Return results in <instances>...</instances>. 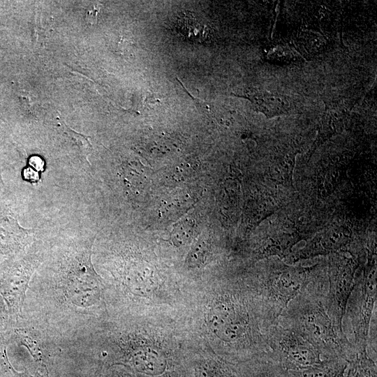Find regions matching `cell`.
<instances>
[{
  "mask_svg": "<svg viewBox=\"0 0 377 377\" xmlns=\"http://www.w3.org/2000/svg\"><path fill=\"white\" fill-rule=\"evenodd\" d=\"M324 281L310 270L272 267L263 274L252 288L267 323L275 324L289 302L310 284Z\"/></svg>",
  "mask_w": 377,
  "mask_h": 377,
  "instance_id": "cell-3",
  "label": "cell"
},
{
  "mask_svg": "<svg viewBox=\"0 0 377 377\" xmlns=\"http://www.w3.org/2000/svg\"><path fill=\"white\" fill-rule=\"evenodd\" d=\"M237 364L245 377H295L276 362L269 352Z\"/></svg>",
  "mask_w": 377,
  "mask_h": 377,
  "instance_id": "cell-10",
  "label": "cell"
},
{
  "mask_svg": "<svg viewBox=\"0 0 377 377\" xmlns=\"http://www.w3.org/2000/svg\"><path fill=\"white\" fill-rule=\"evenodd\" d=\"M193 228L188 222L179 223L172 232V242L177 246L184 245L189 242L193 235Z\"/></svg>",
  "mask_w": 377,
  "mask_h": 377,
  "instance_id": "cell-14",
  "label": "cell"
},
{
  "mask_svg": "<svg viewBox=\"0 0 377 377\" xmlns=\"http://www.w3.org/2000/svg\"><path fill=\"white\" fill-rule=\"evenodd\" d=\"M39 263L36 256L30 257L0 281V293L15 314L22 311L29 281Z\"/></svg>",
  "mask_w": 377,
  "mask_h": 377,
  "instance_id": "cell-8",
  "label": "cell"
},
{
  "mask_svg": "<svg viewBox=\"0 0 377 377\" xmlns=\"http://www.w3.org/2000/svg\"><path fill=\"white\" fill-rule=\"evenodd\" d=\"M354 269L346 263L338 265L329 276V286L323 298L327 313L335 327L343 330V319L346 305L355 286Z\"/></svg>",
  "mask_w": 377,
  "mask_h": 377,
  "instance_id": "cell-7",
  "label": "cell"
},
{
  "mask_svg": "<svg viewBox=\"0 0 377 377\" xmlns=\"http://www.w3.org/2000/svg\"><path fill=\"white\" fill-rule=\"evenodd\" d=\"M175 27L180 36L191 42H205L208 37L206 23L189 11L179 14L175 21Z\"/></svg>",
  "mask_w": 377,
  "mask_h": 377,
  "instance_id": "cell-11",
  "label": "cell"
},
{
  "mask_svg": "<svg viewBox=\"0 0 377 377\" xmlns=\"http://www.w3.org/2000/svg\"><path fill=\"white\" fill-rule=\"evenodd\" d=\"M87 19L91 23H95L97 21V12L94 10H89L87 14Z\"/></svg>",
  "mask_w": 377,
  "mask_h": 377,
  "instance_id": "cell-19",
  "label": "cell"
},
{
  "mask_svg": "<svg viewBox=\"0 0 377 377\" xmlns=\"http://www.w3.org/2000/svg\"><path fill=\"white\" fill-rule=\"evenodd\" d=\"M237 290H227L217 296L207 314L208 327L235 359L243 355V362L267 353V323L255 293L249 296Z\"/></svg>",
  "mask_w": 377,
  "mask_h": 377,
  "instance_id": "cell-1",
  "label": "cell"
},
{
  "mask_svg": "<svg viewBox=\"0 0 377 377\" xmlns=\"http://www.w3.org/2000/svg\"><path fill=\"white\" fill-rule=\"evenodd\" d=\"M271 356L286 369L295 371L320 364L323 359L311 344L278 323L268 330Z\"/></svg>",
  "mask_w": 377,
  "mask_h": 377,
  "instance_id": "cell-6",
  "label": "cell"
},
{
  "mask_svg": "<svg viewBox=\"0 0 377 377\" xmlns=\"http://www.w3.org/2000/svg\"><path fill=\"white\" fill-rule=\"evenodd\" d=\"M376 271H365L355 280L343 319V330L357 353L367 350L369 330L376 303Z\"/></svg>",
  "mask_w": 377,
  "mask_h": 377,
  "instance_id": "cell-4",
  "label": "cell"
},
{
  "mask_svg": "<svg viewBox=\"0 0 377 377\" xmlns=\"http://www.w3.org/2000/svg\"><path fill=\"white\" fill-rule=\"evenodd\" d=\"M108 377H137L124 371H114Z\"/></svg>",
  "mask_w": 377,
  "mask_h": 377,
  "instance_id": "cell-18",
  "label": "cell"
},
{
  "mask_svg": "<svg viewBox=\"0 0 377 377\" xmlns=\"http://www.w3.org/2000/svg\"><path fill=\"white\" fill-rule=\"evenodd\" d=\"M344 377H377L376 362L370 357L367 350L357 353L348 362Z\"/></svg>",
  "mask_w": 377,
  "mask_h": 377,
  "instance_id": "cell-13",
  "label": "cell"
},
{
  "mask_svg": "<svg viewBox=\"0 0 377 377\" xmlns=\"http://www.w3.org/2000/svg\"><path fill=\"white\" fill-rule=\"evenodd\" d=\"M347 366L344 359L332 358L304 369L290 371L295 377H344Z\"/></svg>",
  "mask_w": 377,
  "mask_h": 377,
  "instance_id": "cell-12",
  "label": "cell"
},
{
  "mask_svg": "<svg viewBox=\"0 0 377 377\" xmlns=\"http://www.w3.org/2000/svg\"><path fill=\"white\" fill-rule=\"evenodd\" d=\"M128 361L136 371L148 377L168 375L171 364L163 353L150 348H139L128 355Z\"/></svg>",
  "mask_w": 377,
  "mask_h": 377,
  "instance_id": "cell-9",
  "label": "cell"
},
{
  "mask_svg": "<svg viewBox=\"0 0 377 377\" xmlns=\"http://www.w3.org/2000/svg\"><path fill=\"white\" fill-rule=\"evenodd\" d=\"M30 164L37 170H41L43 167V161L38 156H32L29 161Z\"/></svg>",
  "mask_w": 377,
  "mask_h": 377,
  "instance_id": "cell-17",
  "label": "cell"
},
{
  "mask_svg": "<svg viewBox=\"0 0 377 377\" xmlns=\"http://www.w3.org/2000/svg\"><path fill=\"white\" fill-rule=\"evenodd\" d=\"M91 244L76 249L68 258L64 283L68 297L74 304L88 307L98 302L101 283L91 263Z\"/></svg>",
  "mask_w": 377,
  "mask_h": 377,
  "instance_id": "cell-5",
  "label": "cell"
},
{
  "mask_svg": "<svg viewBox=\"0 0 377 377\" xmlns=\"http://www.w3.org/2000/svg\"><path fill=\"white\" fill-rule=\"evenodd\" d=\"M327 291L325 281L310 284L289 302L276 323L308 341L323 360L342 358L349 362L357 352L327 313L323 304Z\"/></svg>",
  "mask_w": 377,
  "mask_h": 377,
  "instance_id": "cell-2",
  "label": "cell"
},
{
  "mask_svg": "<svg viewBox=\"0 0 377 377\" xmlns=\"http://www.w3.org/2000/svg\"><path fill=\"white\" fill-rule=\"evenodd\" d=\"M68 131L69 135L77 142V145L81 147L82 151L87 153L89 143L87 142V138L71 129H68Z\"/></svg>",
  "mask_w": 377,
  "mask_h": 377,
  "instance_id": "cell-16",
  "label": "cell"
},
{
  "mask_svg": "<svg viewBox=\"0 0 377 377\" xmlns=\"http://www.w3.org/2000/svg\"><path fill=\"white\" fill-rule=\"evenodd\" d=\"M207 246L202 243L197 244L192 249L188 258V262L192 265L200 264L203 259V251H206Z\"/></svg>",
  "mask_w": 377,
  "mask_h": 377,
  "instance_id": "cell-15",
  "label": "cell"
}]
</instances>
